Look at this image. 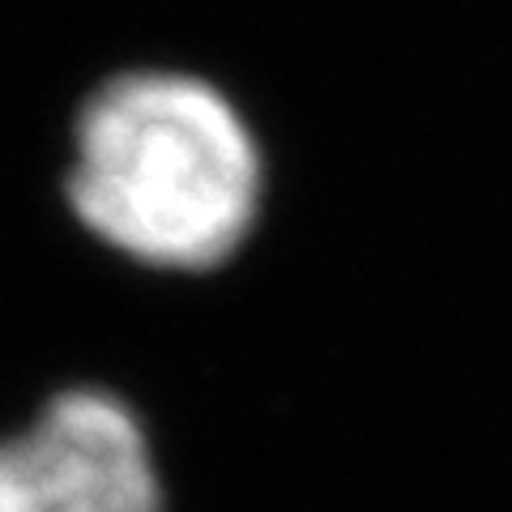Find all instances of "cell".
<instances>
[{"label": "cell", "mask_w": 512, "mask_h": 512, "mask_svg": "<svg viewBox=\"0 0 512 512\" xmlns=\"http://www.w3.org/2000/svg\"><path fill=\"white\" fill-rule=\"evenodd\" d=\"M69 205L154 269H214L261 205V154L222 90L192 73H124L82 107Z\"/></svg>", "instance_id": "obj_1"}, {"label": "cell", "mask_w": 512, "mask_h": 512, "mask_svg": "<svg viewBox=\"0 0 512 512\" xmlns=\"http://www.w3.org/2000/svg\"><path fill=\"white\" fill-rule=\"evenodd\" d=\"M0 512H163L150 444L128 406L73 389L35 427L0 440Z\"/></svg>", "instance_id": "obj_2"}]
</instances>
